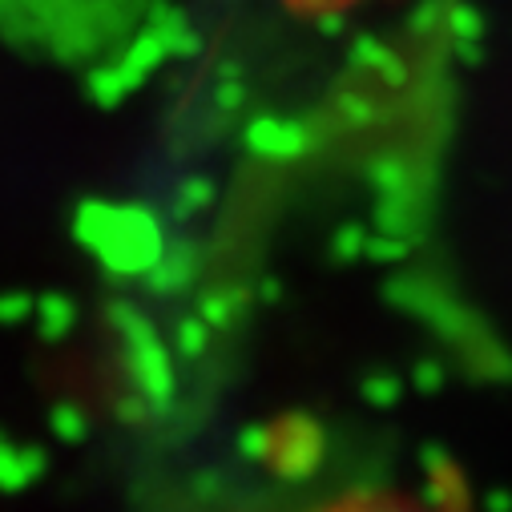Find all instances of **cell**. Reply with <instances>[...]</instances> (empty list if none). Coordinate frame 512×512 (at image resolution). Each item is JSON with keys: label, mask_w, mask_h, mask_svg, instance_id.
Instances as JSON below:
<instances>
[{"label": "cell", "mask_w": 512, "mask_h": 512, "mask_svg": "<svg viewBox=\"0 0 512 512\" xmlns=\"http://www.w3.org/2000/svg\"><path fill=\"white\" fill-rule=\"evenodd\" d=\"M331 512H432V508H416V504H396V500H359V504H343Z\"/></svg>", "instance_id": "obj_1"}]
</instances>
